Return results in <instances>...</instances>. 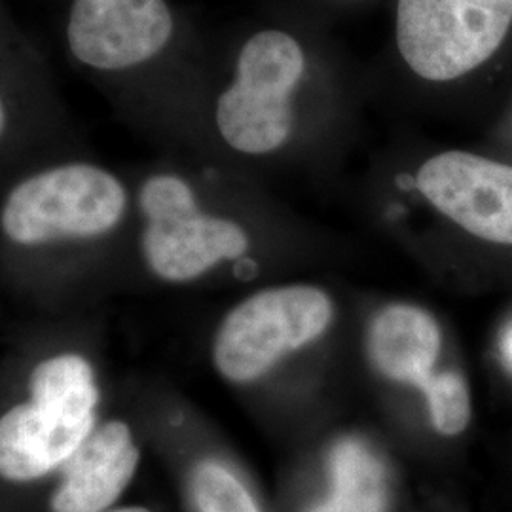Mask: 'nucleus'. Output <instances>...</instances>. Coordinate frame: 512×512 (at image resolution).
Masks as SVG:
<instances>
[{
    "instance_id": "nucleus-1",
    "label": "nucleus",
    "mask_w": 512,
    "mask_h": 512,
    "mask_svg": "<svg viewBox=\"0 0 512 512\" xmlns=\"http://www.w3.org/2000/svg\"><path fill=\"white\" fill-rule=\"evenodd\" d=\"M31 399L0 416V478L33 482L67 465L95 429L99 385L90 361L61 353L38 363Z\"/></svg>"
},
{
    "instance_id": "nucleus-2",
    "label": "nucleus",
    "mask_w": 512,
    "mask_h": 512,
    "mask_svg": "<svg viewBox=\"0 0 512 512\" xmlns=\"http://www.w3.org/2000/svg\"><path fill=\"white\" fill-rule=\"evenodd\" d=\"M126 207V188L107 169L55 165L12 188L0 228L18 245L101 238L120 224Z\"/></svg>"
},
{
    "instance_id": "nucleus-3",
    "label": "nucleus",
    "mask_w": 512,
    "mask_h": 512,
    "mask_svg": "<svg viewBox=\"0 0 512 512\" xmlns=\"http://www.w3.org/2000/svg\"><path fill=\"white\" fill-rule=\"evenodd\" d=\"M304 67V54L291 35L264 31L251 38L239 54L234 84L217 103L222 139L245 154L281 147L293 129L291 95Z\"/></svg>"
},
{
    "instance_id": "nucleus-4",
    "label": "nucleus",
    "mask_w": 512,
    "mask_h": 512,
    "mask_svg": "<svg viewBox=\"0 0 512 512\" xmlns=\"http://www.w3.org/2000/svg\"><path fill=\"white\" fill-rule=\"evenodd\" d=\"M511 23L512 0H399L397 44L418 76L448 82L488 61Z\"/></svg>"
},
{
    "instance_id": "nucleus-5",
    "label": "nucleus",
    "mask_w": 512,
    "mask_h": 512,
    "mask_svg": "<svg viewBox=\"0 0 512 512\" xmlns=\"http://www.w3.org/2000/svg\"><path fill=\"white\" fill-rule=\"evenodd\" d=\"M330 319V298L315 287L293 285L253 294L224 317L213 361L226 380L253 382L285 353L321 336Z\"/></svg>"
},
{
    "instance_id": "nucleus-6",
    "label": "nucleus",
    "mask_w": 512,
    "mask_h": 512,
    "mask_svg": "<svg viewBox=\"0 0 512 512\" xmlns=\"http://www.w3.org/2000/svg\"><path fill=\"white\" fill-rule=\"evenodd\" d=\"M139 203L147 219L143 255L165 281L196 279L220 260H236L249 249L245 230L232 220L205 215L192 188L175 175L148 179Z\"/></svg>"
},
{
    "instance_id": "nucleus-7",
    "label": "nucleus",
    "mask_w": 512,
    "mask_h": 512,
    "mask_svg": "<svg viewBox=\"0 0 512 512\" xmlns=\"http://www.w3.org/2000/svg\"><path fill=\"white\" fill-rule=\"evenodd\" d=\"M421 194L476 238L512 245V167L469 152L421 165Z\"/></svg>"
},
{
    "instance_id": "nucleus-8",
    "label": "nucleus",
    "mask_w": 512,
    "mask_h": 512,
    "mask_svg": "<svg viewBox=\"0 0 512 512\" xmlns=\"http://www.w3.org/2000/svg\"><path fill=\"white\" fill-rule=\"evenodd\" d=\"M173 33L164 0H74L67 40L99 71H124L160 54Z\"/></svg>"
},
{
    "instance_id": "nucleus-9",
    "label": "nucleus",
    "mask_w": 512,
    "mask_h": 512,
    "mask_svg": "<svg viewBox=\"0 0 512 512\" xmlns=\"http://www.w3.org/2000/svg\"><path fill=\"white\" fill-rule=\"evenodd\" d=\"M139 448L128 423L107 421L67 461L52 512H107L124 494L139 467Z\"/></svg>"
},
{
    "instance_id": "nucleus-10",
    "label": "nucleus",
    "mask_w": 512,
    "mask_h": 512,
    "mask_svg": "<svg viewBox=\"0 0 512 512\" xmlns=\"http://www.w3.org/2000/svg\"><path fill=\"white\" fill-rule=\"evenodd\" d=\"M366 349L385 378L421 389L439 357V325L427 311L393 304L372 319Z\"/></svg>"
},
{
    "instance_id": "nucleus-11",
    "label": "nucleus",
    "mask_w": 512,
    "mask_h": 512,
    "mask_svg": "<svg viewBox=\"0 0 512 512\" xmlns=\"http://www.w3.org/2000/svg\"><path fill=\"white\" fill-rule=\"evenodd\" d=\"M332 495L338 512H384V469L359 440H342L330 456Z\"/></svg>"
},
{
    "instance_id": "nucleus-12",
    "label": "nucleus",
    "mask_w": 512,
    "mask_h": 512,
    "mask_svg": "<svg viewBox=\"0 0 512 512\" xmlns=\"http://www.w3.org/2000/svg\"><path fill=\"white\" fill-rule=\"evenodd\" d=\"M192 495L200 512H260L238 476L213 459L194 469Z\"/></svg>"
},
{
    "instance_id": "nucleus-13",
    "label": "nucleus",
    "mask_w": 512,
    "mask_h": 512,
    "mask_svg": "<svg viewBox=\"0 0 512 512\" xmlns=\"http://www.w3.org/2000/svg\"><path fill=\"white\" fill-rule=\"evenodd\" d=\"M421 391L429 401L433 425L440 435L456 437L471 421V397L465 380L456 372L431 374Z\"/></svg>"
},
{
    "instance_id": "nucleus-14",
    "label": "nucleus",
    "mask_w": 512,
    "mask_h": 512,
    "mask_svg": "<svg viewBox=\"0 0 512 512\" xmlns=\"http://www.w3.org/2000/svg\"><path fill=\"white\" fill-rule=\"evenodd\" d=\"M6 128V109H4V103H2V97H0V137L4 133Z\"/></svg>"
},
{
    "instance_id": "nucleus-15",
    "label": "nucleus",
    "mask_w": 512,
    "mask_h": 512,
    "mask_svg": "<svg viewBox=\"0 0 512 512\" xmlns=\"http://www.w3.org/2000/svg\"><path fill=\"white\" fill-rule=\"evenodd\" d=\"M310 512H338L332 505H330L329 501H325V503H321V505H317V507H313Z\"/></svg>"
},
{
    "instance_id": "nucleus-16",
    "label": "nucleus",
    "mask_w": 512,
    "mask_h": 512,
    "mask_svg": "<svg viewBox=\"0 0 512 512\" xmlns=\"http://www.w3.org/2000/svg\"><path fill=\"white\" fill-rule=\"evenodd\" d=\"M107 512H152L145 509V507H122V509H112Z\"/></svg>"
},
{
    "instance_id": "nucleus-17",
    "label": "nucleus",
    "mask_w": 512,
    "mask_h": 512,
    "mask_svg": "<svg viewBox=\"0 0 512 512\" xmlns=\"http://www.w3.org/2000/svg\"><path fill=\"white\" fill-rule=\"evenodd\" d=\"M507 353L511 355L512 359V332L509 334V338H507Z\"/></svg>"
}]
</instances>
